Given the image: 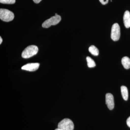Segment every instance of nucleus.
Returning <instances> with one entry per match:
<instances>
[{
	"instance_id": "nucleus-4",
	"label": "nucleus",
	"mask_w": 130,
	"mask_h": 130,
	"mask_svg": "<svg viewBox=\"0 0 130 130\" xmlns=\"http://www.w3.org/2000/svg\"><path fill=\"white\" fill-rule=\"evenodd\" d=\"M61 20L60 16L55 13V16H53L47 20L42 24V26L44 28H48L51 25H55L60 22Z\"/></svg>"
},
{
	"instance_id": "nucleus-15",
	"label": "nucleus",
	"mask_w": 130,
	"mask_h": 130,
	"mask_svg": "<svg viewBox=\"0 0 130 130\" xmlns=\"http://www.w3.org/2000/svg\"><path fill=\"white\" fill-rule=\"evenodd\" d=\"M126 124H127V125L130 128V116L126 120Z\"/></svg>"
},
{
	"instance_id": "nucleus-9",
	"label": "nucleus",
	"mask_w": 130,
	"mask_h": 130,
	"mask_svg": "<svg viewBox=\"0 0 130 130\" xmlns=\"http://www.w3.org/2000/svg\"><path fill=\"white\" fill-rule=\"evenodd\" d=\"M121 63L125 69L130 68V59L127 56L123 57L121 59Z\"/></svg>"
},
{
	"instance_id": "nucleus-13",
	"label": "nucleus",
	"mask_w": 130,
	"mask_h": 130,
	"mask_svg": "<svg viewBox=\"0 0 130 130\" xmlns=\"http://www.w3.org/2000/svg\"><path fill=\"white\" fill-rule=\"evenodd\" d=\"M16 2V0H0V3L3 4H13Z\"/></svg>"
},
{
	"instance_id": "nucleus-3",
	"label": "nucleus",
	"mask_w": 130,
	"mask_h": 130,
	"mask_svg": "<svg viewBox=\"0 0 130 130\" xmlns=\"http://www.w3.org/2000/svg\"><path fill=\"white\" fill-rule=\"evenodd\" d=\"M14 18V14L11 11L3 8L0 9V19L2 21L9 22L13 20Z\"/></svg>"
},
{
	"instance_id": "nucleus-8",
	"label": "nucleus",
	"mask_w": 130,
	"mask_h": 130,
	"mask_svg": "<svg viewBox=\"0 0 130 130\" xmlns=\"http://www.w3.org/2000/svg\"><path fill=\"white\" fill-rule=\"evenodd\" d=\"M123 21L126 28L130 27V13L128 11H125L123 16Z\"/></svg>"
},
{
	"instance_id": "nucleus-12",
	"label": "nucleus",
	"mask_w": 130,
	"mask_h": 130,
	"mask_svg": "<svg viewBox=\"0 0 130 130\" xmlns=\"http://www.w3.org/2000/svg\"><path fill=\"white\" fill-rule=\"evenodd\" d=\"M86 59L87 61V65L89 68H93L95 66V62L89 56H87Z\"/></svg>"
},
{
	"instance_id": "nucleus-7",
	"label": "nucleus",
	"mask_w": 130,
	"mask_h": 130,
	"mask_svg": "<svg viewBox=\"0 0 130 130\" xmlns=\"http://www.w3.org/2000/svg\"><path fill=\"white\" fill-rule=\"evenodd\" d=\"M38 63H28L21 67L22 70L30 72H33L37 70L40 67Z\"/></svg>"
},
{
	"instance_id": "nucleus-18",
	"label": "nucleus",
	"mask_w": 130,
	"mask_h": 130,
	"mask_svg": "<svg viewBox=\"0 0 130 130\" xmlns=\"http://www.w3.org/2000/svg\"><path fill=\"white\" fill-rule=\"evenodd\" d=\"M55 130H60V129H59V128H57V129H55Z\"/></svg>"
},
{
	"instance_id": "nucleus-6",
	"label": "nucleus",
	"mask_w": 130,
	"mask_h": 130,
	"mask_svg": "<svg viewBox=\"0 0 130 130\" xmlns=\"http://www.w3.org/2000/svg\"><path fill=\"white\" fill-rule=\"evenodd\" d=\"M106 103L108 109H113L114 107V100L113 95L111 93H107L106 95Z\"/></svg>"
},
{
	"instance_id": "nucleus-14",
	"label": "nucleus",
	"mask_w": 130,
	"mask_h": 130,
	"mask_svg": "<svg viewBox=\"0 0 130 130\" xmlns=\"http://www.w3.org/2000/svg\"><path fill=\"white\" fill-rule=\"evenodd\" d=\"M100 2L103 5H105L108 3V0H99Z\"/></svg>"
},
{
	"instance_id": "nucleus-10",
	"label": "nucleus",
	"mask_w": 130,
	"mask_h": 130,
	"mask_svg": "<svg viewBox=\"0 0 130 130\" xmlns=\"http://www.w3.org/2000/svg\"><path fill=\"white\" fill-rule=\"evenodd\" d=\"M121 91L123 99L125 101H127L128 98V89L125 86H122L121 87Z\"/></svg>"
},
{
	"instance_id": "nucleus-11",
	"label": "nucleus",
	"mask_w": 130,
	"mask_h": 130,
	"mask_svg": "<svg viewBox=\"0 0 130 130\" xmlns=\"http://www.w3.org/2000/svg\"><path fill=\"white\" fill-rule=\"evenodd\" d=\"M89 51L90 53L94 56H98L99 55V50L94 45H91L89 47Z\"/></svg>"
},
{
	"instance_id": "nucleus-5",
	"label": "nucleus",
	"mask_w": 130,
	"mask_h": 130,
	"mask_svg": "<svg viewBox=\"0 0 130 130\" xmlns=\"http://www.w3.org/2000/svg\"><path fill=\"white\" fill-rule=\"evenodd\" d=\"M120 36V29L119 25L116 23L112 27L111 38L114 41H118Z\"/></svg>"
},
{
	"instance_id": "nucleus-1",
	"label": "nucleus",
	"mask_w": 130,
	"mask_h": 130,
	"mask_svg": "<svg viewBox=\"0 0 130 130\" xmlns=\"http://www.w3.org/2000/svg\"><path fill=\"white\" fill-rule=\"evenodd\" d=\"M38 51V47L35 45L28 46L22 52L21 56L22 58L27 59L32 57L37 53Z\"/></svg>"
},
{
	"instance_id": "nucleus-17",
	"label": "nucleus",
	"mask_w": 130,
	"mask_h": 130,
	"mask_svg": "<svg viewBox=\"0 0 130 130\" xmlns=\"http://www.w3.org/2000/svg\"><path fill=\"white\" fill-rule=\"evenodd\" d=\"M2 38L1 37H0V44H1L2 42Z\"/></svg>"
},
{
	"instance_id": "nucleus-16",
	"label": "nucleus",
	"mask_w": 130,
	"mask_h": 130,
	"mask_svg": "<svg viewBox=\"0 0 130 130\" xmlns=\"http://www.w3.org/2000/svg\"><path fill=\"white\" fill-rule=\"evenodd\" d=\"M42 0H33L34 2L35 3H40V2Z\"/></svg>"
},
{
	"instance_id": "nucleus-2",
	"label": "nucleus",
	"mask_w": 130,
	"mask_h": 130,
	"mask_svg": "<svg viewBox=\"0 0 130 130\" xmlns=\"http://www.w3.org/2000/svg\"><path fill=\"white\" fill-rule=\"evenodd\" d=\"M58 127L61 130H73L74 125L70 119L66 118L58 123Z\"/></svg>"
}]
</instances>
